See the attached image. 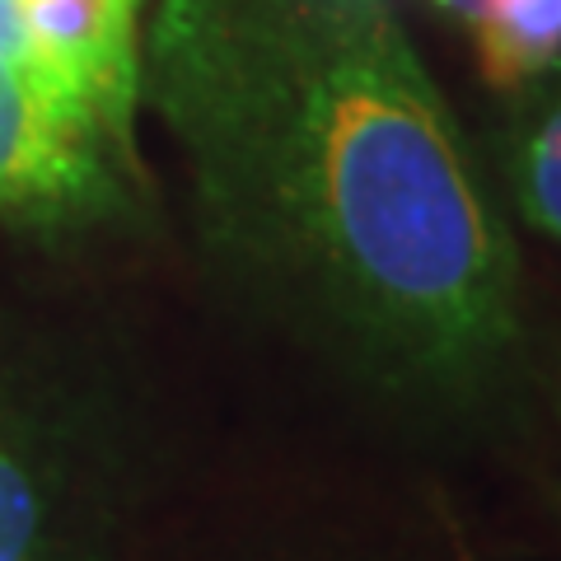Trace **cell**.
Listing matches in <instances>:
<instances>
[{"mask_svg":"<svg viewBox=\"0 0 561 561\" xmlns=\"http://www.w3.org/2000/svg\"><path fill=\"white\" fill-rule=\"evenodd\" d=\"M140 99L243 319L421 431L511 398L519 249L389 0H160Z\"/></svg>","mask_w":561,"mask_h":561,"instance_id":"obj_1","label":"cell"},{"mask_svg":"<svg viewBox=\"0 0 561 561\" xmlns=\"http://www.w3.org/2000/svg\"><path fill=\"white\" fill-rule=\"evenodd\" d=\"M154 472L160 431L122 365L0 360V561H127Z\"/></svg>","mask_w":561,"mask_h":561,"instance_id":"obj_2","label":"cell"},{"mask_svg":"<svg viewBox=\"0 0 561 561\" xmlns=\"http://www.w3.org/2000/svg\"><path fill=\"white\" fill-rule=\"evenodd\" d=\"M146 206L136 117L38 43L28 0H0V230L38 243L122 234Z\"/></svg>","mask_w":561,"mask_h":561,"instance_id":"obj_3","label":"cell"},{"mask_svg":"<svg viewBox=\"0 0 561 561\" xmlns=\"http://www.w3.org/2000/svg\"><path fill=\"white\" fill-rule=\"evenodd\" d=\"M501 179L519 216L561 243V66L519 90L501 146Z\"/></svg>","mask_w":561,"mask_h":561,"instance_id":"obj_4","label":"cell"},{"mask_svg":"<svg viewBox=\"0 0 561 561\" xmlns=\"http://www.w3.org/2000/svg\"><path fill=\"white\" fill-rule=\"evenodd\" d=\"M468 33L491 90L519 94L561 66V0H482Z\"/></svg>","mask_w":561,"mask_h":561,"instance_id":"obj_5","label":"cell"},{"mask_svg":"<svg viewBox=\"0 0 561 561\" xmlns=\"http://www.w3.org/2000/svg\"><path fill=\"white\" fill-rule=\"evenodd\" d=\"M440 14H449V20H459V24H468L472 28V20L482 14V0H431Z\"/></svg>","mask_w":561,"mask_h":561,"instance_id":"obj_6","label":"cell"}]
</instances>
